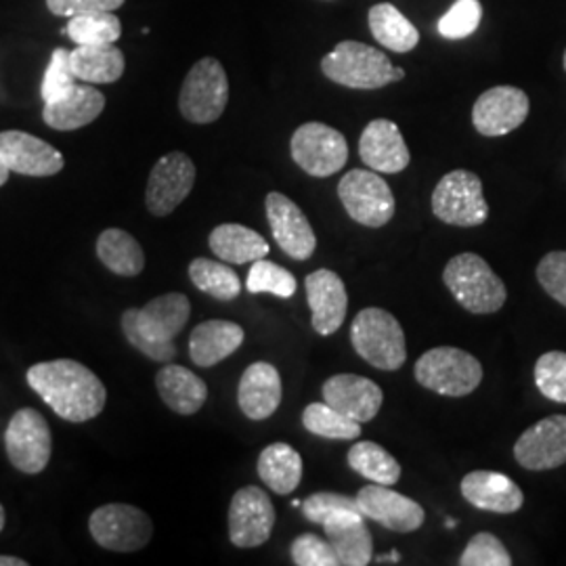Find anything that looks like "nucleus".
Segmentation results:
<instances>
[{
	"instance_id": "obj_1",
	"label": "nucleus",
	"mask_w": 566,
	"mask_h": 566,
	"mask_svg": "<svg viewBox=\"0 0 566 566\" xmlns=\"http://www.w3.org/2000/svg\"><path fill=\"white\" fill-rule=\"evenodd\" d=\"M28 385L65 422H88L105 407L107 390L97 374L72 359L32 365Z\"/></svg>"
},
{
	"instance_id": "obj_2",
	"label": "nucleus",
	"mask_w": 566,
	"mask_h": 566,
	"mask_svg": "<svg viewBox=\"0 0 566 566\" xmlns=\"http://www.w3.org/2000/svg\"><path fill=\"white\" fill-rule=\"evenodd\" d=\"M189 315V298L179 292H170L149 301L143 308L124 311L122 332L145 357L168 364L177 357V346L172 340L181 334Z\"/></svg>"
},
{
	"instance_id": "obj_3",
	"label": "nucleus",
	"mask_w": 566,
	"mask_h": 566,
	"mask_svg": "<svg viewBox=\"0 0 566 566\" xmlns=\"http://www.w3.org/2000/svg\"><path fill=\"white\" fill-rule=\"evenodd\" d=\"M443 282L453 298L474 315L497 313L507 301L506 283L474 252L453 256L446 264Z\"/></svg>"
},
{
	"instance_id": "obj_4",
	"label": "nucleus",
	"mask_w": 566,
	"mask_h": 566,
	"mask_svg": "<svg viewBox=\"0 0 566 566\" xmlns=\"http://www.w3.org/2000/svg\"><path fill=\"white\" fill-rule=\"evenodd\" d=\"M350 343L355 353L382 371H397L407 361V344L401 324L392 313L367 306L350 325Z\"/></svg>"
},
{
	"instance_id": "obj_5",
	"label": "nucleus",
	"mask_w": 566,
	"mask_h": 566,
	"mask_svg": "<svg viewBox=\"0 0 566 566\" xmlns=\"http://www.w3.org/2000/svg\"><path fill=\"white\" fill-rule=\"evenodd\" d=\"M322 72L327 81L355 91H378L395 84V65L385 51L359 41L338 42L322 60Z\"/></svg>"
},
{
	"instance_id": "obj_6",
	"label": "nucleus",
	"mask_w": 566,
	"mask_h": 566,
	"mask_svg": "<svg viewBox=\"0 0 566 566\" xmlns=\"http://www.w3.org/2000/svg\"><path fill=\"white\" fill-rule=\"evenodd\" d=\"M416 380L443 397H465L483 382L481 361L455 346H437L416 361Z\"/></svg>"
},
{
	"instance_id": "obj_7",
	"label": "nucleus",
	"mask_w": 566,
	"mask_h": 566,
	"mask_svg": "<svg viewBox=\"0 0 566 566\" xmlns=\"http://www.w3.org/2000/svg\"><path fill=\"white\" fill-rule=\"evenodd\" d=\"M227 103L229 78L223 63L214 57H203L193 63L179 93L182 118L193 124H212L223 116Z\"/></svg>"
},
{
	"instance_id": "obj_8",
	"label": "nucleus",
	"mask_w": 566,
	"mask_h": 566,
	"mask_svg": "<svg viewBox=\"0 0 566 566\" xmlns=\"http://www.w3.org/2000/svg\"><path fill=\"white\" fill-rule=\"evenodd\" d=\"M432 214L453 227H479L489 219L483 181L470 170H451L432 191Z\"/></svg>"
},
{
	"instance_id": "obj_9",
	"label": "nucleus",
	"mask_w": 566,
	"mask_h": 566,
	"mask_svg": "<svg viewBox=\"0 0 566 566\" xmlns=\"http://www.w3.org/2000/svg\"><path fill=\"white\" fill-rule=\"evenodd\" d=\"M338 198L346 214L364 227H385L395 217V196L376 170L355 168L338 182Z\"/></svg>"
},
{
	"instance_id": "obj_10",
	"label": "nucleus",
	"mask_w": 566,
	"mask_h": 566,
	"mask_svg": "<svg viewBox=\"0 0 566 566\" xmlns=\"http://www.w3.org/2000/svg\"><path fill=\"white\" fill-rule=\"evenodd\" d=\"M290 154L306 175L325 179L348 163V143L340 130L324 122H304L292 135Z\"/></svg>"
},
{
	"instance_id": "obj_11",
	"label": "nucleus",
	"mask_w": 566,
	"mask_h": 566,
	"mask_svg": "<svg viewBox=\"0 0 566 566\" xmlns=\"http://www.w3.org/2000/svg\"><path fill=\"white\" fill-rule=\"evenodd\" d=\"M93 539L112 552H139L154 535L151 518L128 504H105L91 514Z\"/></svg>"
},
{
	"instance_id": "obj_12",
	"label": "nucleus",
	"mask_w": 566,
	"mask_h": 566,
	"mask_svg": "<svg viewBox=\"0 0 566 566\" xmlns=\"http://www.w3.org/2000/svg\"><path fill=\"white\" fill-rule=\"evenodd\" d=\"M9 462L23 474H39L51 460V428L36 409H20L4 432Z\"/></svg>"
},
{
	"instance_id": "obj_13",
	"label": "nucleus",
	"mask_w": 566,
	"mask_h": 566,
	"mask_svg": "<svg viewBox=\"0 0 566 566\" xmlns=\"http://www.w3.org/2000/svg\"><path fill=\"white\" fill-rule=\"evenodd\" d=\"M196 185V164L182 154L170 151L149 172L145 203L154 217H168L181 206Z\"/></svg>"
},
{
	"instance_id": "obj_14",
	"label": "nucleus",
	"mask_w": 566,
	"mask_h": 566,
	"mask_svg": "<svg viewBox=\"0 0 566 566\" xmlns=\"http://www.w3.org/2000/svg\"><path fill=\"white\" fill-rule=\"evenodd\" d=\"M275 526V506L261 486H242L229 506V539L235 547H259Z\"/></svg>"
},
{
	"instance_id": "obj_15",
	"label": "nucleus",
	"mask_w": 566,
	"mask_h": 566,
	"mask_svg": "<svg viewBox=\"0 0 566 566\" xmlns=\"http://www.w3.org/2000/svg\"><path fill=\"white\" fill-rule=\"evenodd\" d=\"M531 102L523 88L502 84L485 91L472 107V124L483 137H506L528 116Z\"/></svg>"
},
{
	"instance_id": "obj_16",
	"label": "nucleus",
	"mask_w": 566,
	"mask_h": 566,
	"mask_svg": "<svg viewBox=\"0 0 566 566\" xmlns=\"http://www.w3.org/2000/svg\"><path fill=\"white\" fill-rule=\"evenodd\" d=\"M266 221L273 240L294 261H308L317 250V235L301 206L280 191H271L264 200Z\"/></svg>"
},
{
	"instance_id": "obj_17",
	"label": "nucleus",
	"mask_w": 566,
	"mask_h": 566,
	"mask_svg": "<svg viewBox=\"0 0 566 566\" xmlns=\"http://www.w3.org/2000/svg\"><path fill=\"white\" fill-rule=\"evenodd\" d=\"M355 502L367 521L386 526L388 531L413 533L424 525V507L388 485L369 483L359 489Z\"/></svg>"
},
{
	"instance_id": "obj_18",
	"label": "nucleus",
	"mask_w": 566,
	"mask_h": 566,
	"mask_svg": "<svg viewBox=\"0 0 566 566\" xmlns=\"http://www.w3.org/2000/svg\"><path fill=\"white\" fill-rule=\"evenodd\" d=\"M516 462L531 472L556 470L566 464V416L544 418L518 437L514 446Z\"/></svg>"
},
{
	"instance_id": "obj_19",
	"label": "nucleus",
	"mask_w": 566,
	"mask_h": 566,
	"mask_svg": "<svg viewBox=\"0 0 566 566\" xmlns=\"http://www.w3.org/2000/svg\"><path fill=\"white\" fill-rule=\"evenodd\" d=\"M311 324L319 336H332L343 327L348 311V294L343 277L329 269H317L304 280Z\"/></svg>"
},
{
	"instance_id": "obj_20",
	"label": "nucleus",
	"mask_w": 566,
	"mask_h": 566,
	"mask_svg": "<svg viewBox=\"0 0 566 566\" xmlns=\"http://www.w3.org/2000/svg\"><path fill=\"white\" fill-rule=\"evenodd\" d=\"M322 397L325 403L359 424L371 422L385 403L382 388L357 374H338L327 378L322 386Z\"/></svg>"
},
{
	"instance_id": "obj_21",
	"label": "nucleus",
	"mask_w": 566,
	"mask_h": 566,
	"mask_svg": "<svg viewBox=\"0 0 566 566\" xmlns=\"http://www.w3.org/2000/svg\"><path fill=\"white\" fill-rule=\"evenodd\" d=\"M0 158L11 172L25 177H53L65 166L60 149L21 130L0 133Z\"/></svg>"
},
{
	"instance_id": "obj_22",
	"label": "nucleus",
	"mask_w": 566,
	"mask_h": 566,
	"mask_svg": "<svg viewBox=\"0 0 566 566\" xmlns=\"http://www.w3.org/2000/svg\"><path fill=\"white\" fill-rule=\"evenodd\" d=\"M359 156L367 168L385 175H399L411 163L409 147L399 126L386 118L371 120L365 126L359 139Z\"/></svg>"
},
{
	"instance_id": "obj_23",
	"label": "nucleus",
	"mask_w": 566,
	"mask_h": 566,
	"mask_svg": "<svg viewBox=\"0 0 566 566\" xmlns=\"http://www.w3.org/2000/svg\"><path fill=\"white\" fill-rule=\"evenodd\" d=\"M465 502L483 512L514 514L525 504V493L510 476L493 470H474L462 479Z\"/></svg>"
},
{
	"instance_id": "obj_24",
	"label": "nucleus",
	"mask_w": 566,
	"mask_h": 566,
	"mask_svg": "<svg viewBox=\"0 0 566 566\" xmlns=\"http://www.w3.org/2000/svg\"><path fill=\"white\" fill-rule=\"evenodd\" d=\"M282 376L275 365L256 361L242 374L238 386V403L248 420L261 422L271 418L282 405Z\"/></svg>"
},
{
	"instance_id": "obj_25",
	"label": "nucleus",
	"mask_w": 566,
	"mask_h": 566,
	"mask_svg": "<svg viewBox=\"0 0 566 566\" xmlns=\"http://www.w3.org/2000/svg\"><path fill=\"white\" fill-rule=\"evenodd\" d=\"M105 109V95L91 84H74L63 97L44 103L42 118L55 130H78L97 120Z\"/></svg>"
},
{
	"instance_id": "obj_26",
	"label": "nucleus",
	"mask_w": 566,
	"mask_h": 566,
	"mask_svg": "<svg viewBox=\"0 0 566 566\" xmlns=\"http://www.w3.org/2000/svg\"><path fill=\"white\" fill-rule=\"evenodd\" d=\"M243 327L224 319H210L193 327L189 336V357L198 367H214L242 346Z\"/></svg>"
},
{
	"instance_id": "obj_27",
	"label": "nucleus",
	"mask_w": 566,
	"mask_h": 566,
	"mask_svg": "<svg viewBox=\"0 0 566 566\" xmlns=\"http://www.w3.org/2000/svg\"><path fill=\"white\" fill-rule=\"evenodd\" d=\"M156 386L166 407L181 416L198 413L208 399L206 382L182 365H164L156 376Z\"/></svg>"
},
{
	"instance_id": "obj_28",
	"label": "nucleus",
	"mask_w": 566,
	"mask_h": 566,
	"mask_svg": "<svg viewBox=\"0 0 566 566\" xmlns=\"http://www.w3.org/2000/svg\"><path fill=\"white\" fill-rule=\"evenodd\" d=\"M70 67L76 81L112 84L120 81L126 60L116 44H78L70 51Z\"/></svg>"
},
{
	"instance_id": "obj_29",
	"label": "nucleus",
	"mask_w": 566,
	"mask_h": 566,
	"mask_svg": "<svg viewBox=\"0 0 566 566\" xmlns=\"http://www.w3.org/2000/svg\"><path fill=\"white\" fill-rule=\"evenodd\" d=\"M210 250L229 264L261 261L269 254V242L250 227L238 223L219 224L208 238Z\"/></svg>"
},
{
	"instance_id": "obj_30",
	"label": "nucleus",
	"mask_w": 566,
	"mask_h": 566,
	"mask_svg": "<svg viewBox=\"0 0 566 566\" xmlns=\"http://www.w3.org/2000/svg\"><path fill=\"white\" fill-rule=\"evenodd\" d=\"M259 476L277 495H290L303 481V458L287 443L264 447L259 458Z\"/></svg>"
},
{
	"instance_id": "obj_31",
	"label": "nucleus",
	"mask_w": 566,
	"mask_h": 566,
	"mask_svg": "<svg viewBox=\"0 0 566 566\" xmlns=\"http://www.w3.org/2000/svg\"><path fill=\"white\" fill-rule=\"evenodd\" d=\"M367 23L374 39L388 51L409 53L418 46L420 32L392 2H378L369 9Z\"/></svg>"
},
{
	"instance_id": "obj_32",
	"label": "nucleus",
	"mask_w": 566,
	"mask_h": 566,
	"mask_svg": "<svg viewBox=\"0 0 566 566\" xmlns=\"http://www.w3.org/2000/svg\"><path fill=\"white\" fill-rule=\"evenodd\" d=\"M97 254L112 273L135 277L145 269L142 243L122 229H105L97 240Z\"/></svg>"
},
{
	"instance_id": "obj_33",
	"label": "nucleus",
	"mask_w": 566,
	"mask_h": 566,
	"mask_svg": "<svg viewBox=\"0 0 566 566\" xmlns=\"http://www.w3.org/2000/svg\"><path fill=\"white\" fill-rule=\"evenodd\" d=\"M348 465L359 476L376 485H397L401 479V464L374 441H359L348 451Z\"/></svg>"
},
{
	"instance_id": "obj_34",
	"label": "nucleus",
	"mask_w": 566,
	"mask_h": 566,
	"mask_svg": "<svg viewBox=\"0 0 566 566\" xmlns=\"http://www.w3.org/2000/svg\"><path fill=\"white\" fill-rule=\"evenodd\" d=\"M325 537L334 547L340 566H365L374 556V539L369 528L361 523L324 525Z\"/></svg>"
},
{
	"instance_id": "obj_35",
	"label": "nucleus",
	"mask_w": 566,
	"mask_h": 566,
	"mask_svg": "<svg viewBox=\"0 0 566 566\" xmlns=\"http://www.w3.org/2000/svg\"><path fill=\"white\" fill-rule=\"evenodd\" d=\"M189 280L200 292L221 301V303L235 301L242 292V282H240L238 273L231 266L210 261V259L191 261Z\"/></svg>"
},
{
	"instance_id": "obj_36",
	"label": "nucleus",
	"mask_w": 566,
	"mask_h": 566,
	"mask_svg": "<svg viewBox=\"0 0 566 566\" xmlns=\"http://www.w3.org/2000/svg\"><path fill=\"white\" fill-rule=\"evenodd\" d=\"M304 430L327 441H355L361 437V424L334 409L332 405L311 403L303 411Z\"/></svg>"
},
{
	"instance_id": "obj_37",
	"label": "nucleus",
	"mask_w": 566,
	"mask_h": 566,
	"mask_svg": "<svg viewBox=\"0 0 566 566\" xmlns=\"http://www.w3.org/2000/svg\"><path fill=\"white\" fill-rule=\"evenodd\" d=\"M304 518L313 525H336V523H361L365 521L361 510L353 497L319 491L313 493L301 504Z\"/></svg>"
},
{
	"instance_id": "obj_38",
	"label": "nucleus",
	"mask_w": 566,
	"mask_h": 566,
	"mask_svg": "<svg viewBox=\"0 0 566 566\" xmlns=\"http://www.w3.org/2000/svg\"><path fill=\"white\" fill-rule=\"evenodd\" d=\"M61 32L76 44H116L122 36V23L114 11H93L70 18Z\"/></svg>"
},
{
	"instance_id": "obj_39",
	"label": "nucleus",
	"mask_w": 566,
	"mask_h": 566,
	"mask_svg": "<svg viewBox=\"0 0 566 566\" xmlns=\"http://www.w3.org/2000/svg\"><path fill=\"white\" fill-rule=\"evenodd\" d=\"M248 292L250 294H273L277 298H292L298 290V282L296 277L283 269L277 263H271V261H254L250 273H248Z\"/></svg>"
},
{
	"instance_id": "obj_40",
	"label": "nucleus",
	"mask_w": 566,
	"mask_h": 566,
	"mask_svg": "<svg viewBox=\"0 0 566 566\" xmlns=\"http://www.w3.org/2000/svg\"><path fill=\"white\" fill-rule=\"evenodd\" d=\"M483 20L481 0H455L439 20V34L447 41H462L476 32Z\"/></svg>"
},
{
	"instance_id": "obj_41",
	"label": "nucleus",
	"mask_w": 566,
	"mask_h": 566,
	"mask_svg": "<svg viewBox=\"0 0 566 566\" xmlns=\"http://www.w3.org/2000/svg\"><path fill=\"white\" fill-rule=\"evenodd\" d=\"M535 386L549 401L566 405V353L549 350L537 359Z\"/></svg>"
},
{
	"instance_id": "obj_42",
	"label": "nucleus",
	"mask_w": 566,
	"mask_h": 566,
	"mask_svg": "<svg viewBox=\"0 0 566 566\" xmlns=\"http://www.w3.org/2000/svg\"><path fill=\"white\" fill-rule=\"evenodd\" d=\"M460 566H510L512 558L506 546L493 533H476L465 546Z\"/></svg>"
},
{
	"instance_id": "obj_43",
	"label": "nucleus",
	"mask_w": 566,
	"mask_h": 566,
	"mask_svg": "<svg viewBox=\"0 0 566 566\" xmlns=\"http://www.w3.org/2000/svg\"><path fill=\"white\" fill-rule=\"evenodd\" d=\"M76 84V76L70 67V51L55 49L42 78V102L51 103L63 97Z\"/></svg>"
},
{
	"instance_id": "obj_44",
	"label": "nucleus",
	"mask_w": 566,
	"mask_h": 566,
	"mask_svg": "<svg viewBox=\"0 0 566 566\" xmlns=\"http://www.w3.org/2000/svg\"><path fill=\"white\" fill-rule=\"evenodd\" d=\"M290 554L296 566H340L329 539H322L315 533L298 535L292 542Z\"/></svg>"
},
{
	"instance_id": "obj_45",
	"label": "nucleus",
	"mask_w": 566,
	"mask_h": 566,
	"mask_svg": "<svg viewBox=\"0 0 566 566\" xmlns=\"http://www.w3.org/2000/svg\"><path fill=\"white\" fill-rule=\"evenodd\" d=\"M537 282L558 304L566 306V252L556 250L537 264Z\"/></svg>"
},
{
	"instance_id": "obj_46",
	"label": "nucleus",
	"mask_w": 566,
	"mask_h": 566,
	"mask_svg": "<svg viewBox=\"0 0 566 566\" xmlns=\"http://www.w3.org/2000/svg\"><path fill=\"white\" fill-rule=\"evenodd\" d=\"M124 0H46V7L57 18H74L93 11H116Z\"/></svg>"
},
{
	"instance_id": "obj_47",
	"label": "nucleus",
	"mask_w": 566,
	"mask_h": 566,
	"mask_svg": "<svg viewBox=\"0 0 566 566\" xmlns=\"http://www.w3.org/2000/svg\"><path fill=\"white\" fill-rule=\"evenodd\" d=\"M0 566H28V563L18 556H0Z\"/></svg>"
},
{
	"instance_id": "obj_48",
	"label": "nucleus",
	"mask_w": 566,
	"mask_h": 566,
	"mask_svg": "<svg viewBox=\"0 0 566 566\" xmlns=\"http://www.w3.org/2000/svg\"><path fill=\"white\" fill-rule=\"evenodd\" d=\"M9 175H11V170L7 168V164H4V160L0 158V187H2L4 182L9 181Z\"/></svg>"
},
{
	"instance_id": "obj_49",
	"label": "nucleus",
	"mask_w": 566,
	"mask_h": 566,
	"mask_svg": "<svg viewBox=\"0 0 566 566\" xmlns=\"http://www.w3.org/2000/svg\"><path fill=\"white\" fill-rule=\"evenodd\" d=\"M405 81V70L403 67H395V82Z\"/></svg>"
},
{
	"instance_id": "obj_50",
	"label": "nucleus",
	"mask_w": 566,
	"mask_h": 566,
	"mask_svg": "<svg viewBox=\"0 0 566 566\" xmlns=\"http://www.w3.org/2000/svg\"><path fill=\"white\" fill-rule=\"evenodd\" d=\"M399 560H401V554H399L397 549H392V552H390V563H395V565H397Z\"/></svg>"
},
{
	"instance_id": "obj_51",
	"label": "nucleus",
	"mask_w": 566,
	"mask_h": 566,
	"mask_svg": "<svg viewBox=\"0 0 566 566\" xmlns=\"http://www.w3.org/2000/svg\"><path fill=\"white\" fill-rule=\"evenodd\" d=\"M4 521H7V516H4V507L0 504V531L4 528Z\"/></svg>"
},
{
	"instance_id": "obj_52",
	"label": "nucleus",
	"mask_w": 566,
	"mask_h": 566,
	"mask_svg": "<svg viewBox=\"0 0 566 566\" xmlns=\"http://www.w3.org/2000/svg\"><path fill=\"white\" fill-rule=\"evenodd\" d=\"M301 504H303V502H301V500H294V502H292V506H294V507H301Z\"/></svg>"
},
{
	"instance_id": "obj_53",
	"label": "nucleus",
	"mask_w": 566,
	"mask_h": 566,
	"mask_svg": "<svg viewBox=\"0 0 566 566\" xmlns=\"http://www.w3.org/2000/svg\"><path fill=\"white\" fill-rule=\"evenodd\" d=\"M563 65H565V72H566V51H565V57H563Z\"/></svg>"
}]
</instances>
